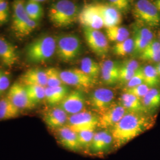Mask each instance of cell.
I'll return each instance as SVG.
<instances>
[{"label": "cell", "mask_w": 160, "mask_h": 160, "mask_svg": "<svg viewBox=\"0 0 160 160\" xmlns=\"http://www.w3.org/2000/svg\"><path fill=\"white\" fill-rule=\"evenodd\" d=\"M121 63L106 60L101 65V74L104 82L108 85H113L119 81Z\"/></svg>", "instance_id": "ffe728a7"}, {"label": "cell", "mask_w": 160, "mask_h": 160, "mask_svg": "<svg viewBox=\"0 0 160 160\" xmlns=\"http://www.w3.org/2000/svg\"><path fill=\"white\" fill-rule=\"evenodd\" d=\"M82 43L80 38L75 34H62L57 39L56 53L65 62H71L80 55Z\"/></svg>", "instance_id": "5b68a950"}, {"label": "cell", "mask_w": 160, "mask_h": 160, "mask_svg": "<svg viewBox=\"0 0 160 160\" xmlns=\"http://www.w3.org/2000/svg\"><path fill=\"white\" fill-rule=\"evenodd\" d=\"M30 1H36V2H44L46 0H30Z\"/></svg>", "instance_id": "f6af8a7d"}, {"label": "cell", "mask_w": 160, "mask_h": 160, "mask_svg": "<svg viewBox=\"0 0 160 160\" xmlns=\"http://www.w3.org/2000/svg\"><path fill=\"white\" fill-rule=\"evenodd\" d=\"M58 142L69 151L81 152L77 133L65 125L54 130Z\"/></svg>", "instance_id": "2e32d148"}, {"label": "cell", "mask_w": 160, "mask_h": 160, "mask_svg": "<svg viewBox=\"0 0 160 160\" xmlns=\"http://www.w3.org/2000/svg\"><path fill=\"white\" fill-rule=\"evenodd\" d=\"M2 1V0H0V1Z\"/></svg>", "instance_id": "bcb514c9"}, {"label": "cell", "mask_w": 160, "mask_h": 160, "mask_svg": "<svg viewBox=\"0 0 160 160\" xmlns=\"http://www.w3.org/2000/svg\"><path fill=\"white\" fill-rule=\"evenodd\" d=\"M155 6L158 11H160V0H156L154 3Z\"/></svg>", "instance_id": "ee69618b"}, {"label": "cell", "mask_w": 160, "mask_h": 160, "mask_svg": "<svg viewBox=\"0 0 160 160\" xmlns=\"http://www.w3.org/2000/svg\"><path fill=\"white\" fill-rule=\"evenodd\" d=\"M120 65L122 67H125V68L131 69L133 71H137L138 69L140 67L137 61H136L135 59L125 60L122 63H121Z\"/></svg>", "instance_id": "7bdbcfd3"}, {"label": "cell", "mask_w": 160, "mask_h": 160, "mask_svg": "<svg viewBox=\"0 0 160 160\" xmlns=\"http://www.w3.org/2000/svg\"><path fill=\"white\" fill-rule=\"evenodd\" d=\"M103 20L104 26L107 28L119 26L122 20L120 12L110 5L102 3L92 4Z\"/></svg>", "instance_id": "e0dca14e"}, {"label": "cell", "mask_w": 160, "mask_h": 160, "mask_svg": "<svg viewBox=\"0 0 160 160\" xmlns=\"http://www.w3.org/2000/svg\"><path fill=\"white\" fill-rule=\"evenodd\" d=\"M86 42L90 49L99 57L108 55L109 50L108 39L99 30L83 28Z\"/></svg>", "instance_id": "9c48e42d"}, {"label": "cell", "mask_w": 160, "mask_h": 160, "mask_svg": "<svg viewBox=\"0 0 160 160\" xmlns=\"http://www.w3.org/2000/svg\"><path fill=\"white\" fill-rule=\"evenodd\" d=\"M129 112L120 103H114L108 109L98 113V126L103 129H111Z\"/></svg>", "instance_id": "30bf717a"}, {"label": "cell", "mask_w": 160, "mask_h": 160, "mask_svg": "<svg viewBox=\"0 0 160 160\" xmlns=\"http://www.w3.org/2000/svg\"><path fill=\"white\" fill-rule=\"evenodd\" d=\"M153 39L152 32L147 28L136 29L133 36L134 49L133 53L141 54L149 43Z\"/></svg>", "instance_id": "7402d4cb"}, {"label": "cell", "mask_w": 160, "mask_h": 160, "mask_svg": "<svg viewBox=\"0 0 160 160\" xmlns=\"http://www.w3.org/2000/svg\"><path fill=\"white\" fill-rule=\"evenodd\" d=\"M110 6L121 12H126L130 8L131 0H109Z\"/></svg>", "instance_id": "74e56055"}, {"label": "cell", "mask_w": 160, "mask_h": 160, "mask_svg": "<svg viewBox=\"0 0 160 160\" xmlns=\"http://www.w3.org/2000/svg\"><path fill=\"white\" fill-rule=\"evenodd\" d=\"M10 85V77L9 74L0 69V96L7 91Z\"/></svg>", "instance_id": "8d00e7d4"}, {"label": "cell", "mask_w": 160, "mask_h": 160, "mask_svg": "<svg viewBox=\"0 0 160 160\" xmlns=\"http://www.w3.org/2000/svg\"><path fill=\"white\" fill-rule=\"evenodd\" d=\"M24 6L25 10L31 19L38 22L43 17L44 12L40 2L29 0Z\"/></svg>", "instance_id": "4dcf8cb0"}, {"label": "cell", "mask_w": 160, "mask_h": 160, "mask_svg": "<svg viewBox=\"0 0 160 160\" xmlns=\"http://www.w3.org/2000/svg\"><path fill=\"white\" fill-rule=\"evenodd\" d=\"M106 34L108 40L118 43L129 38V32L124 27L115 26L106 28Z\"/></svg>", "instance_id": "4316f807"}, {"label": "cell", "mask_w": 160, "mask_h": 160, "mask_svg": "<svg viewBox=\"0 0 160 160\" xmlns=\"http://www.w3.org/2000/svg\"><path fill=\"white\" fill-rule=\"evenodd\" d=\"M9 17L8 4L6 0L0 1V26L6 24Z\"/></svg>", "instance_id": "f35d334b"}, {"label": "cell", "mask_w": 160, "mask_h": 160, "mask_svg": "<svg viewBox=\"0 0 160 160\" xmlns=\"http://www.w3.org/2000/svg\"><path fill=\"white\" fill-rule=\"evenodd\" d=\"M120 104L129 112L144 113L146 112L142 100L131 94L125 92L122 94Z\"/></svg>", "instance_id": "cb8c5ba5"}, {"label": "cell", "mask_w": 160, "mask_h": 160, "mask_svg": "<svg viewBox=\"0 0 160 160\" xmlns=\"http://www.w3.org/2000/svg\"><path fill=\"white\" fill-rule=\"evenodd\" d=\"M69 92L68 87L63 86L45 88L46 102L51 105H57L61 103Z\"/></svg>", "instance_id": "603a6c76"}, {"label": "cell", "mask_w": 160, "mask_h": 160, "mask_svg": "<svg viewBox=\"0 0 160 160\" xmlns=\"http://www.w3.org/2000/svg\"><path fill=\"white\" fill-rule=\"evenodd\" d=\"M77 133L81 152L88 154L92 141L95 134L94 130H85Z\"/></svg>", "instance_id": "f1b7e54d"}, {"label": "cell", "mask_w": 160, "mask_h": 160, "mask_svg": "<svg viewBox=\"0 0 160 160\" xmlns=\"http://www.w3.org/2000/svg\"><path fill=\"white\" fill-rule=\"evenodd\" d=\"M60 76L64 85L74 86L81 90L90 89L96 82V80L85 74L80 68L60 71Z\"/></svg>", "instance_id": "52a82bcc"}, {"label": "cell", "mask_w": 160, "mask_h": 160, "mask_svg": "<svg viewBox=\"0 0 160 160\" xmlns=\"http://www.w3.org/2000/svg\"><path fill=\"white\" fill-rule=\"evenodd\" d=\"M144 84V75L143 67H139L136 71L131 79L126 83V88Z\"/></svg>", "instance_id": "d590c367"}, {"label": "cell", "mask_w": 160, "mask_h": 160, "mask_svg": "<svg viewBox=\"0 0 160 160\" xmlns=\"http://www.w3.org/2000/svg\"><path fill=\"white\" fill-rule=\"evenodd\" d=\"M139 55L140 58L143 61H148L157 62H160V51L148 53H141Z\"/></svg>", "instance_id": "60d3db41"}, {"label": "cell", "mask_w": 160, "mask_h": 160, "mask_svg": "<svg viewBox=\"0 0 160 160\" xmlns=\"http://www.w3.org/2000/svg\"><path fill=\"white\" fill-rule=\"evenodd\" d=\"M144 84L150 88H154L160 83V76L155 67L151 65H147L143 68Z\"/></svg>", "instance_id": "1f68e13d"}, {"label": "cell", "mask_w": 160, "mask_h": 160, "mask_svg": "<svg viewBox=\"0 0 160 160\" xmlns=\"http://www.w3.org/2000/svg\"><path fill=\"white\" fill-rule=\"evenodd\" d=\"M158 51H160V42L152 40L149 43L148 45L146 47V48L141 53H148Z\"/></svg>", "instance_id": "b9f144b4"}, {"label": "cell", "mask_w": 160, "mask_h": 160, "mask_svg": "<svg viewBox=\"0 0 160 160\" xmlns=\"http://www.w3.org/2000/svg\"><path fill=\"white\" fill-rule=\"evenodd\" d=\"M141 100L146 112H152L158 109L160 106V89L150 88Z\"/></svg>", "instance_id": "484cf974"}, {"label": "cell", "mask_w": 160, "mask_h": 160, "mask_svg": "<svg viewBox=\"0 0 160 160\" xmlns=\"http://www.w3.org/2000/svg\"><path fill=\"white\" fill-rule=\"evenodd\" d=\"M19 82L25 86H40L46 87V71L37 68L29 69L20 77Z\"/></svg>", "instance_id": "44dd1931"}, {"label": "cell", "mask_w": 160, "mask_h": 160, "mask_svg": "<svg viewBox=\"0 0 160 160\" xmlns=\"http://www.w3.org/2000/svg\"><path fill=\"white\" fill-rule=\"evenodd\" d=\"M155 118L143 113L129 112L110 129L113 140V149L119 148L150 129Z\"/></svg>", "instance_id": "6da1fadb"}, {"label": "cell", "mask_w": 160, "mask_h": 160, "mask_svg": "<svg viewBox=\"0 0 160 160\" xmlns=\"http://www.w3.org/2000/svg\"><path fill=\"white\" fill-rule=\"evenodd\" d=\"M134 49L133 40L132 38H128L126 40L116 44L112 48L113 53L119 57H125L132 52Z\"/></svg>", "instance_id": "f546056e"}, {"label": "cell", "mask_w": 160, "mask_h": 160, "mask_svg": "<svg viewBox=\"0 0 160 160\" xmlns=\"http://www.w3.org/2000/svg\"></svg>", "instance_id": "7dc6e473"}, {"label": "cell", "mask_w": 160, "mask_h": 160, "mask_svg": "<svg viewBox=\"0 0 160 160\" xmlns=\"http://www.w3.org/2000/svg\"><path fill=\"white\" fill-rule=\"evenodd\" d=\"M78 7L69 0H59L49 8L48 16L53 25L58 28H67L74 24L80 13Z\"/></svg>", "instance_id": "3957f363"}, {"label": "cell", "mask_w": 160, "mask_h": 160, "mask_svg": "<svg viewBox=\"0 0 160 160\" xmlns=\"http://www.w3.org/2000/svg\"><path fill=\"white\" fill-rule=\"evenodd\" d=\"M57 39L49 35L42 36L30 43L25 49L28 62L44 63L51 59L56 53Z\"/></svg>", "instance_id": "7a4b0ae2"}, {"label": "cell", "mask_w": 160, "mask_h": 160, "mask_svg": "<svg viewBox=\"0 0 160 160\" xmlns=\"http://www.w3.org/2000/svg\"><path fill=\"white\" fill-rule=\"evenodd\" d=\"M68 117V114L58 106L46 112L43 116V120L49 128L55 130L65 126Z\"/></svg>", "instance_id": "d6986e66"}, {"label": "cell", "mask_w": 160, "mask_h": 160, "mask_svg": "<svg viewBox=\"0 0 160 160\" xmlns=\"http://www.w3.org/2000/svg\"><path fill=\"white\" fill-rule=\"evenodd\" d=\"M24 6L23 0H14L12 4V29L18 39L28 37L38 26V22L29 17Z\"/></svg>", "instance_id": "277c9868"}, {"label": "cell", "mask_w": 160, "mask_h": 160, "mask_svg": "<svg viewBox=\"0 0 160 160\" xmlns=\"http://www.w3.org/2000/svg\"><path fill=\"white\" fill-rule=\"evenodd\" d=\"M113 148V140L110 132L108 130L95 132L90 148L88 154L100 156Z\"/></svg>", "instance_id": "4fadbf2b"}, {"label": "cell", "mask_w": 160, "mask_h": 160, "mask_svg": "<svg viewBox=\"0 0 160 160\" xmlns=\"http://www.w3.org/2000/svg\"><path fill=\"white\" fill-rule=\"evenodd\" d=\"M133 14L138 21L149 26H158L160 14L154 4L148 0H138L135 3Z\"/></svg>", "instance_id": "8992f818"}, {"label": "cell", "mask_w": 160, "mask_h": 160, "mask_svg": "<svg viewBox=\"0 0 160 160\" xmlns=\"http://www.w3.org/2000/svg\"><path fill=\"white\" fill-rule=\"evenodd\" d=\"M20 113V110L16 107L7 97L6 96L0 98V120L16 118Z\"/></svg>", "instance_id": "d4e9b609"}, {"label": "cell", "mask_w": 160, "mask_h": 160, "mask_svg": "<svg viewBox=\"0 0 160 160\" xmlns=\"http://www.w3.org/2000/svg\"><path fill=\"white\" fill-rule=\"evenodd\" d=\"M86 104V99L82 92L75 90L68 94L58 106L68 114H76L82 112Z\"/></svg>", "instance_id": "7c38bea8"}, {"label": "cell", "mask_w": 160, "mask_h": 160, "mask_svg": "<svg viewBox=\"0 0 160 160\" xmlns=\"http://www.w3.org/2000/svg\"><path fill=\"white\" fill-rule=\"evenodd\" d=\"M45 71L47 77V87H54L64 85L61 78L60 71L53 67L46 69Z\"/></svg>", "instance_id": "836d02e7"}, {"label": "cell", "mask_w": 160, "mask_h": 160, "mask_svg": "<svg viewBox=\"0 0 160 160\" xmlns=\"http://www.w3.org/2000/svg\"><path fill=\"white\" fill-rule=\"evenodd\" d=\"M136 71H133L129 69L122 67L120 65V72L119 81L123 83H127L135 74Z\"/></svg>", "instance_id": "ab89813d"}, {"label": "cell", "mask_w": 160, "mask_h": 160, "mask_svg": "<svg viewBox=\"0 0 160 160\" xmlns=\"http://www.w3.org/2000/svg\"><path fill=\"white\" fill-rule=\"evenodd\" d=\"M6 97L20 110L33 109L36 106L29 98L26 86L20 82L14 83L9 88Z\"/></svg>", "instance_id": "8fae6325"}, {"label": "cell", "mask_w": 160, "mask_h": 160, "mask_svg": "<svg viewBox=\"0 0 160 160\" xmlns=\"http://www.w3.org/2000/svg\"><path fill=\"white\" fill-rule=\"evenodd\" d=\"M98 123L97 114L92 112L82 111L76 114L69 115L66 125L78 133L85 130H95Z\"/></svg>", "instance_id": "ba28073f"}, {"label": "cell", "mask_w": 160, "mask_h": 160, "mask_svg": "<svg viewBox=\"0 0 160 160\" xmlns=\"http://www.w3.org/2000/svg\"><path fill=\"white\" fill-rule=\"evenodd\" d=\"M150 88H150L149 87H148L147 85H146L145 84H142L139 85V86L126 88L125 92L129 93V94H131L132 95H133V96H136L138 98H140L141 100H142V98L149 92Z\"/></svg>", "instance_id": "e575fe53"}, {"label": "cell", "mask_w": 160, "mask_h": 160, "mask_svg": "<svg viewBox=\"0 0 160 160\" xmlns=\"http://www.w3.org/2000/svg\"><path fill=\"white\" fill-rule=\"evenodd\" d=\"M16 48L6 38L0 36V61L8 68H12L18 61Z\"/></svg>", "instance_id": "ac0fdd59"}, {"label": "cell", "mask_w": 160, "mask_h": 160, "mask_svg": "<svg viewBox=\"0 0 160 160\" xmlns=\"http://www.w3.org/2000/svg\"><path fill=\"white\" fill-rule=\"evenodd\" d=\"M78 20L83 28L99 30L104 27L103 20L92 4L83 7L79 13Z\"/></svg>", "instance_id": "9a60e30c"}, {"label": "cell", "mask_w": 160, "mask_h": 160, "mask_svg": "<svg viewBox=\"0 0 160 160\" xmlns=\"http://www.w3.org/2000/svg\"><path fill=\"white\" fill-rule=\"evenodd\" d=\"M114 94L106 88H99L92 92L89 97L90 106L97 112L108 109L114 103Z\"/></svg>", "instance_id": "5bb4252c"}, {"label": "cell", "mask_w": 160, "mask_h": 160, "mask_svg": "<svg viewBox=\"0 0 160 160\" xmlns=\"http://www.w3.org/2000/svg\"><path fill=\"white\" fill-rule=\"evenodd\" d=\"M80 69L85 74L95 80L101 72V65L90 58H84L82 59Z\"/></svg>", "instance_id": "83f0119b"}, {"label": "cell", "mask_w": 160, "mask_h": 160, "mask_svg": "<svg viewBox=\"0 0 160 160\" xmlns=\"http://www.w3.org/2000/svg\"><path fill=\"white\" fill-rule=\"evenodd\" d=\"M30 101L35 105L40 103L45 98V88L40 86H26Z\"/></svg>", "instance_id": "d6a6232c"}]
</instances>
